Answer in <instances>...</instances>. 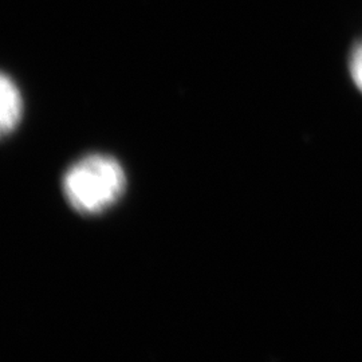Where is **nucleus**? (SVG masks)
I'll return each mask as SVG.
<instances>
[{
	"instance_id": "obj_1",
	"label": "nucleus",
	"mask_w": 362,
	"mask_h": 362,
	"mask_svg": "<svg viewBox=\"0 0 362 362\" xmlns=\"http://www.w3.org/2000/svg\"><path fill=\"white\" fill-rule=\"evenodd\" d=\"M124 169L113 157L91 155L66 172L64 192L70 206L82 214H100L125 191Z\"/></svg>"
},
{
	"instance_id": "obj_2",
	"label": "nucleus",
	"mask_w": 362,
	"mask_h": 362,
	"mask_svg": "<svg viewBox=\"0 0 362 362\" xmlns=\"http://www.w3.org/2000/svg\"><path fill=\"white\" fill-rule=\"evenodd\" d=\"M1 115L0 127L6 136L11 133L19 124L22 116V98L18 88L7 76L1 77Z\"/></svg>"
},
{
	"instance_id": "obj_3",
	"label": "nucleus",
	"mask_w": 362,
	"mask_h": 362,
	"mask_svg": "<svg viewBox=\"0 0 362 362\" xmlns=\"http://www.w3.org/2000/svg\"><path fill=\"white\" fill-rule=\"evenodd\" d=\"M350 73L354 83L362 91V42L354 49L350 59Z\"/></svg>"
}]
</instances>
